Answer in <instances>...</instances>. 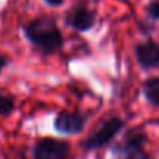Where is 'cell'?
<instances>
[{"label":"cell","instance_id":"1","mask_svg":"<svg viewBox=\"0 0 159 159\" xmlns=\"http://www.w3.org/2000/svg\"><path fill=\"white\" fill-rule=\"evenodd\" d=\"M25 38L44 55H53L61 52L64 38L56 22L50 17H38L24 25Z\"/></svg>","mask_w":159,"mask_h":159},{"label":"cell","instance_id":"2","mask_svg":"<svg viewBox=\"0 0 159 159\" xmlns=\"http://www.w3.org/2000/svg\"><path fill=\"white\" fill-rule=\"evenodd\" d=\"M123 128H125V120L122 117L111 116L106 120H103L102 125L97 129H94L84 140L80 142V148L84 151L100 150V148L109 145Z\"/></svg>","mask_w":159,"mask_h":159},{"label":"cell","instance_id":"3","mask_svg":"<svg viewBox=\"0 0 159 159\" xmlns=\"http://www.w3.org/2000/svg\"><path fill=\"white\" fill-rule=\"evenodd\" d=\"M70 143L55 137L39 139L33 147V159H67Z\"/></svg>","mask_w":159,"mask_h":159},{"label":"cell","instance_id":"4","mask_svg":"<svg viewBox=\"0 0 159 159\" xmlns=\"http://www.w3.org/2000/svg\"><path fill=\"white\" fill-rule=\"evenodd\" d=\"M86 125V116L78 111H59L55 116L53 128L59 134H80Z\"/></svg>","mask_w":159,"mask_h":159},{"label":"cell","instance_id":"5","mask_svg":"<svg viewBox=\"0 0 159 159\" xmlns=\"http://www.w3.org/2000/svg\"><path fill=\"white\" fill-rule=\"evenodd\" d=\"M64 20L67 27L84 33V31H89L95 25V13L89 10L86 3H78L67 11Z\"/></svg>","mask_w":159,"mask_h":159},{"label":"cell","instance_id":"6","mask_svg":"<svg viewBox=\"0 0 159 159\" xmlns=\"http://www.w3.org/2000/svg\"><path fill=\"white\" fill-rule=\"evenodd\" d=\"M147 142L145 134L129 133L125 142L119 148V159H150L143 145Z\"/></svg>","mask_w":159,"mask_h":159},{"label":"cell","instance_id":"7","mask_svg":"<svg viewBox=\"0 0 159 159\" xmlns=\"http://www.w3.org/2000/svg\"><path fill=\"white\" fill-rule=\"evenodd\" d=\"M134 55L139 66L145 70L159 66V44L154 42L153 39L139 42L134 47Z\"/></svg>","mask_w":159,"mask_h":159},{"label":"cell","instance_id":"8","mask_svg":"<svg viewBox=\"0 0 159 159\" xmlns=\"http://www.w3.org/2000/svg\"><path fill=\"white\" fill-rule=\"evenodd\" d=\"M142 91H143L145 100L150 105L159 106V76H153V78L145 80L142 84Z\"/></svg>","mask_w":159,"mask_h":159},{"label":"cell","instance_id":"9","mask_svg":"<svg viewBox=\"0 0 159 159\" xmlns=\"http://www.w3.org/2000/svg\"><path fill=\"white\" fill-rule=\"evenodd\" d=\"M14 111V98L11 95L0 94V116H10Z\"/></svg>","mask_w":159,"mask_h":159},{"label":"cell","instance_id":"10","mask_svg":"<svg viewBox=\"0 0 159 159\" xmlns=\"http://www.w3.org/2000/svg\"><path fill=\"white\" fill-rule=\"evenodd\" d=\"M147 14L153 20H159V0H151L147 7Z\"/></svg>","mask_w":159,"mask_h":159},{"label":"cell","instance_id":"11","mask_svg":"<svg viewBox=\"0 0 159 159\" xmlns=\"http://www.w3.org/2000/svg\"><path fill=\"white\" fill-rule=\"evenodd\" d=\"M10 64V58L7 55H0V73H2V70Z\"/></svg>","mask_w":159,"mask_h":159},{"label":"cell","instance_id":"12","mask_svg":"<svg viewBox=\"0 0 159 159\" xmlns=\"http://www.w3.org/2000/svg\"><path fill=\"white\" fill-rule=\"evenodd\" d=\"M44 2L48 5V7H61L64 3V0H44Z\"/></svg>","mask_w":159,"mask_h":159}]
</instances>
